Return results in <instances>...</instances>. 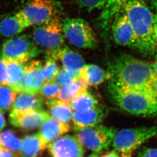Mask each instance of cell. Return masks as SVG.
Masks as SVG:
<instances>
[{"label":"cell","mask_w":157,"mask_h":157,"mask_svg":"<svg viewBox=\"0 0 157 157\" xmlns=\"http://www.w3.org/2000/svg\"><path fill=\"white\" fill-rule=\"evenodd\" d=\"M109 68L110 75L109 80L127 89L157 96L153 87L156 74L151 63L123 54L113 59Z\"/></svg>","instance_id":"1"},{"label":"cell","mask_w":157,"mask_h":157,"mask_svg":"<svg viewBox=\"0 0 157 157\" xmlns=\"http://www.w3.org/2000/svg\"><path fill=\"white\" fill-rule=\"evenodd\" d=\"M136 38L134 48L145 56L157 51L154 34V13L145 0H131L123 7Z\"/></svg>","instance_id":"2"},{"label":"cell","mask_w":157,"mask_h":157,"mask_svg":"<svg viewBox=\"0 0 157 157\" xmlns=\"http://www.w3.org/2000/svg\"><path fill=\"white\" fill-rule=\"evenodd\" d=\"M108 92L111 101L128 114L157 117V96L145 92L127 89L109 81Z\"/></svg>","instance_id":"3"},{"label":"cell","mask_w":157,"mask_h":157,"mask_svg":"<svg viewBox=\"0 0 157 157\" xmlns=\"http://www.w3.org/2000/svg\"><path fill=\"white\" fill-rule=\"evenodd\" d=\"M75 130L76 138L81 144L98 154L110 147L117 132V129L112 127L99 124Z\"/></svg>","instance_id":"4"},{"label":"cell","mask_w":157,"mask_h":157,"mask_svg":"<svg viewBox=\"0 0 157 157\" xmlns=\"http://www.w3.org/2000/svg\"><path fill=\"white\" fill-rule=\"evenodd\" d=\"M64 37L79 48L94 49L98 41L94 30L88 22L79 18H66L62 23Z\"/></svg>","instance_id":"5"},{"label":"cell","mask_w":157,"mask_h":157,"mask_svg":"<svg viewBox=\"0 0 157 157\" xmlns=\"http://www.w3.org/2000/svg\"><path fill=\"white\" fill-rule=\"evenodd\" d=\"M40 50L34 40L26 35L12 37L4 43L1 58L4 61L26 64L35 58Z\"/></svg>","instance_id":"6"},{"label":"cell","mask_w":157,"mask_h":157,"mask_svg":"<svg viewBox=\"0 0 157 157\" xmlns=\"http://www.w3.org/2000/svg\"><path fill=\"white\" fill-rule=\"evenodd\" d=\"M157 136V126L123 129L116 134L112 147L119 153H133L146 141Z\"/></svg>","instance_id":"7"},{"label":"cell","mask_w":157,"mask_h":157,"mask_svg":"<svg viewBox=\"0 0 157 157\" xmlns=\"http://www.w3.org/2000/svg\"><path fill=\"white\" fill-rule=\"evenodd\" d=\"M62 23L56 15L46 22L36 25L33 32L35 43L47 51L58 49L64 45Z\"/></svg>","instance_id":"8"},{"label":"cell","mask_w":157,"mask_h":157,"mask_svg":"<svg viewBox=\"0 0 157 157\" xmlns=\"http://www.w3.org/2000/svg\"><path fill=\"white\" fill-rule=\"evenodd\" d=\"M19 12L30 27L42 25L55 15L51 0H29Z\"/></svg>","instance_id":"9"},{"label":"cell","mask_w":157,"mask_h":157,"mask_svg":"<svg viewBox=\"0 0 157 157\" xmlns=\"http://www.w3.org/2000/svg\"><path fill=\"white\" fill-rule=\"evenodd\" d=\"M51 157H83L84 147L76 136L64 135L49 144Z\"/></svg>","instance_id":"10"},{"label":"cell","mask_w":157,"mask_h":157,"mask_svg":"<svg viewBox=\"0 0 157 157\" xmlns=\"http://www.w3.org/2000/svg\"><path fill=\"white\" fill-rule=\"evenodd\" d=\"M47 51V56L60 61L63 68L76 77H79L85 65L84 60L79 53L64 45L58 49Z\"/></svg>","instance_id":"11"},{"label":"cell","mask_w":157,"mask_h":157,"mask_svg":"<svg viewBox=\"0 0 157 157\" xmlns=\"http://www.w3.org/2000/svg\"><path fill=\"white\" fill-rule=\"evenodd\" d=\"M50 117L43 110L27 112H15L11 110L9 121L15 127L26 130H33L41 127L46 119Z\"/></svg>","instance_id":"12"},{"label":"cell","mask_w":157,"mask_h":157,"mask_svg":"<svg viewBox=\"0 0 157 157\" xmlns=\"http://www.w3.org/2000/svg\"><path fill=\"white\" fill-rule=\"evenodd\" d=\"M114 41L123 46L134 48L136 43L135 34L125 12L118 14L111 25Z\"/></svg>","instance_id":"13"},{"label":"cell","mask_w":157,"mask_h":157,"mask_svg":"<svg viewBox=\"0 0 157 157\" xmlns=\"http://www.w3.org/2000/svg\"><path fill=\"white\" fill-rule=\"evenodd\" d=\"M108 113L107 108L98 105L87 109L74 111L72 121L75 130L97 125L102 122Z\"/></svg>","instance_id":"14"},{"label":"cell","mask_w":157,"mask_h":157,"mask_svg":"<svg viewBox=\"0 0 157 157\" xmlns=\"http://www.w3.org/2000/svg\"><path fill=\"white\" fill-rule=\"evenodd\" d=\"M43 64L39 60L32 59L25 65L24 92L38 95L45 82Z\"/></svg>","instance_id":"15"},{"label":"cell","mask_w":157,"mask_h":157,"mask_svg":"<svg viewBox=\"0 0 157 157\" xmlns=\"http://www.w3.org/2000/svg\"><path fill=\"white\" fill-rule=\"evenodd\" d=\"M70 129L69 124L58 121L50 116L42 124L38 133L43 142L48 145L69 132Z\"/></svg>","instance_id":"16"},{"label":"cell","mask_w":157,"mask_h":157,"mask_svg":"<svg viewBox=\"0 0 157 157\" xmlns=\"http://www.w3.org/2000/svg\"><path fill=\"white\" fill-rule=\"evenodd\" d=\"M43 98L38 95L27 92L18 93L11 110L15 112H27L43 110Z\"/></svg>","instance_id":"17"},{"label":"cell","mask_w":157,"mask_h":157,"mask_svg":"<svg viewBox=\"0 0 157 157\" xmlns=\"http://www.w3.org/2000/svg\"><path fill=\"white\" fill-rule=\"evenodd\" d=\"M29 27L21 13L18 12L1 21L0 34L4 37H14Z\"/></svg>","instance_id":"18"},{"label":"cell","mask_w":157,"mask_h":157,"mask_svg":"<svg viewBox=\"0 0 157 157\" xmlns=\"http://www.w3.org/2000/svg\"><path fill=\"white\" fill-rule=\"evenodd\" d=\"M5 61L7 66V85L17 93L24 92L25 64L14 61Z\"/></svg>","instance_id":"19"},{"label":"cell","mask_w":157,"mask_h":157,"mask_svg":"<svg viewBox=\"0 0 157 157\" xmlns=\"http://www.w3.org/2000/svg\"><path fill=\"white\" fill-rule=\"evenodd\" d=\"M50 117L58 121L68 124L72 119L73 109L69 103L59 99H46L45 102Z\"/></svg>","instance_id":"20"},{"label":"cell","mask_w":157,"mask_h":157,"mask_svg":"<svg viewBox=\"0 0 157 157\" xmlns=\"http://www.w3.org/2000/svg\"><path fill=\"white\" fill-rule=\"evenodd\" d=\"M79 76L86 82L88 86L94 87L99 86L110 78L109 71L106 72L94 64L85 65Z\"/></svg>","instance_id":"21"},{"label":"cell","mask_w":157,"mask_h":157,"mask_svg":"<svg viewBox=\"0 0 157 157\" xmlns=\"http://www.w3.org/2000/svg\"><path fill=\"white\" fill-rule=\"evenodd\" d=\"M131 0H107L99 17L101 27L108 30L115 17L123 10L125 5Z\"/></svg>","instance_id":"22"},{"label":"cell","mask_w":157,"mask_h":157,"mask_svg":"<svg viewBox=\"0 0 157 157\" xmlns=\"http://www.w3.org/2000/svg\"><path fill=\"white\" fill-rule=\"evenodd\" d=\"M47 147L43 142L38 132L27 135L22 139L21 148L22 157H36Z\"/></svg>","instance_id":"23"},{"label":"cell","mask_w":157,"mask_h":157,"mask_svg":"<svg viewBox=\"0 0 157 157\" xmlns=\"http://www.w3.org/2000/svg\"><path fill=\"white\" fill-rule=\"evenodd\" d=\"M88 85L81 77H77L68 84L61 87L57 98L65 102L70 103L79 94L87 90Z\"/></svg>","instance_id":"24"},{"label":"cell","mask_w":157,"mask_h":157,"mask_svg":"<svg viewBox=\"0 0 157 157\" xmlns=\"http://www.w3.org/2000/svg\"><path fill=\"white\" fill-rule=\"evenodd\" d=\"M74 111L87 109L99 105L97 98L87 90H85L74 97L70 103Z\"/></svg>","instance_id":"25"},{"label":"cell","mask_w":157,"mask_h":157,"mask_svg":"<svg viewBox=\"0 0 157 157\" xmlns=\"http://www.w3.org/2000/svg\"><path fill=\"white\" fill-rule=\"evenodd\" d=\"M22 140L14 130L8 129L0 133V147L21 155Z\"/></svg>","instance_id":"26"},{"label":"cell","mask_w":157,"mask_h":157,"mask_svg":"<svg viewBox=\"0 0 157 157\" xmlns=\"http://www.w3.org/2000/svg\"><path fill=\"white\" fill-rule=\"evenodd\" d=\"M17 93L8 85H0V110L5 113L11 109Z\"/></svg>","instance_id":"27"},{"label":"cell","mask_w":157,"mask_h":157,"mask_svg":"<svg viewBox=\"0 0 157 157\" xmlns=\"http://www.w3.org/2000/svg\"><path fill=\"white\" fill-rule=\"evenodd\" d=\"M60 70L57 64L56 60L52 57L47 56L46 62L43 66V73L45 82L55 80Z\"/></svg>","instance_id":"28"},{"label":"cell","mask_w":157,"mask_h":157,"mask_svg":"<svg viewBox=\"0 0 157 157\" xmlns=\"http://www.w3.org/2000/svg\"><path fill=\"white\" fill-rule=\"evenodd\" d=\"M61 87L56 80L45 82L40 88L38 94L42 98L46 99H55L58 97Z\"/></svg>","instance_id":"29"},{"label":"cell","mask_w":157,"mask_h":157,"mask_svg":"<svg viewBox=\"0 0 157 157\" xmlns=\"http://www.w3.org/2000/svg\"><path fill=\"white\" fill-rule=\"evenodd\" d=\"M79 6L88 11L103 9L107 0H76Z\"/></svg>","instance_id":"30"},{"label":"cell","mask_w":157,"mask_h":157,"mask_svg":"<svg viewBox=\"0 0 157 157\" xmlns=\"http://www.w3.org/2000/svg\"><path fill=\"white\" fill-rule=\"evenodd\" d=\"M76 78V76L62 68L60 70L55 80L61 87H62L73 81Z\"/></svg>","instance_id":"31"},{"label":"cell","mask_w":157,"mask_h":157,"mask_svg":"<svg viewBox=\"0 0 157 157\" xmlns=\"http://www.w3.org/2000/svg\"><path fill=\"white\" fill-rule=\"evenodd\" d=\"M137 157H157V148L143 147L138 151Z\"/></svg>","instance_id":"32"},{"label":"cell","mask_w":157,"mask_h":157,"mask_svg":"<svg viewBox=\"0 0 157 157\" xmlns=\"http://www.w3.org/2000/svg\"><path fill=\"white\" fill-rule=\"evenodd\" d=\"M7 85V66L6 62L0 58V85Z\"/></svg>","instance_id":"33"},{"label":"cell","mask_w":157,"mask_h":157,"mask_svg":"<svg viewBox=\"0 0 157 157\" xmlns=\"http://www.w3.org/2000/svg\"><path fill=\"white\" fill-rule=\"evenodd\" d=\"M21 155L0 147V157H19Z\"/></svg>","instance_id":"34"},{"label":"cell","mask_w":157,"mask_h":157,"mask_svg":"<svg viewBox=\"0 0 157 157\" xmlns=\"http://www.w3.org/2000/svg\"><path fill=\"white\" fill-rule=\"evenodd\" d=\"M154 34L155 41L157 48V5L155 6V12L154 13Z\"/></svg>","instance_id":"35"},{"label":"cell","mask_w":157,"mask_h":157,"mask_svg":"<svg viewBox=\"0 0 157 157\" xmlns=\"http://www.w3.org/2000/svg\"><path fill=\"white\" fill-rule=\"evenodd\" d=\"M119 156L120 155L119 154V152L116 151L115 150H113L105 153L99 157H119Z\"/></svg>","instance_id":"36"},{"label":"cell","mask_w":157,"mask_h":157,"mask_svg":"<svg viewBox=\"0 0 157 157\" xmlns=\"http://www.w3.org/2000/svg\"><path fill=\"white\" fill-rule=\"evenodd\" d=\"M4 113L0 110V132L6 126V122L5 119Z\"/></svg>","instance_id":"37"},{"label":"cell","mask_w":157,"mask_h":157,"mask_svg":"<svg viewBox=\"0 0 157 157\" xmlns=\"http://www.w3.org/2000/svg\"><path fill=\"white\" fill-rule=\"evenodd\" d=\"M152 64H153V69L154 70L155 73L157 75V52H156L155 61H154V62L152 63Z\"/></svg>","instance_id":"38"},{"label":"cell","mask_w":157,"mask_h":157,"mask_svg":"<svg viewBox=\"0 0 157 157\" xmlns=\"http://www.w3.org/2000/svg\"><path fill=\"white\" fill-rule=\"evenodd\" d=\"M153 85L155 91L157 95V75L156 74L154 78V80H153Z\"/></svg>","instance_id":"39"},{"label":"cell","mask_w":157,"mask_h":157,"mask_svg":"<svg viewBox=\"0 0 157 157\" xmlns=\"http://www.w3.org/2000/svg\"><path fill=\"white\" fill-rule=\"evenodd\" d=\"M132 153H121L119 157H132Z\"/></svg>","instance_id":"40"},{"label":"cell","mask_w":157,"mask_h":157,"mask_svg":"<svg viewBox=\"0 0 157 157\" xmlns=\"http://www.w3.org/2000/svg\"><path fill=\"white\" fill-rule=\"evenodd\" d=\"M90 157H99V154L96 153H93L92 154L90 155Z\"/></svg>","instance_id":"41"},{"label":"cell","mask_w":157,"mask_h":157,"mask_svg":"<svg viewBox=\"0 0 157 157\" xmlns=\"http://www.w3.org/2000/svg\"><path fill=\"white\" fill-rule=\"evenodd\" d=\"M90 157V156H89V157Z\"/></svg>","instance_id":"42"},{"label":"cell","mask_w":157,"mask_h":157,"mask_svg":"<svg viewBox=\"0 0 157 157\" xmlns=\"http://www.w3.org/2000/svg\"><path fill=\"white\" fill-rule=\"evenodd\" d=\"M21 157V156H20V157Z\"/></svg>","instance_id":"43"}]
</instances>
